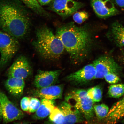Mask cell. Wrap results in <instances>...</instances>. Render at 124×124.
<instances>
[{
	"instance_id": "6da1fadb",
	"label": "cell",
	"mask_w": 124,
	"mask_h": 124,
	"mask_svg": "<svg viewBox=\"0 0 124 124\" xmlns=\"http://www.w3.org/2000/svg\"><path fill=\"white\" fill-rule=\"evenodd\" d=\"M56 35L74 64L83 62L87 57L92 44L90 32L85 26L78 27L73 22L58 28Z\"/></svg>"
},
{
	"instance_id": "7a4b0ae2",
	"label": "cell",
	"mask_w": 124,
	"mask_h": 124,
	"mask_svg": "<svg viewBox=\"0 0 124 124\" xmlns=\"http://www.w3.org/2000/svg\"><path fill=\"white\" fill-rule=\"evenodd\" d=\"M20 0H0V29L17 39L26 36L30 19Z\"/></svg>"
},
{
	"instance_id": "3957f363",
	"label": "cell",
	"mask_w": 124,
	"mask_h": 124,
	"mask_svg": "<svg viewBox=\"0 0 124 124\" xmlns=\"http://www.w3.org/2000/svg\"><path fill=\"white\" fill-rule=\"evenodd\" d=\"M33 45L39 54L46 60L57 59L65 50L61 40L46 26L37 29Z\"/></svg>"
},
{
	"instance_id": "277c9868",
	"label": "cell",
	"mask_w": 124,
	"mask_h": 124,
	"mask_svg": "<svg viewBox=\"0 0 124 124\" xmlns=\"http://www.w3.org/2000/svg\"><path fill=\"white\" fill-rule=\"evenodd\" d=\"M65 100L66 102L77 108L87 120L91 121L93 118L94 103L88 96L86 90L73 91L68 94Z\"/></svg>"
},
{
	"instance_id": "5b68a950",
	"label": "cell",
	"mask_w": 124,
	"mask_h": 124,
	"mask_svg": "<svg viewBox=\"0 0 124 124\" xmlns=\"http://www.w3.org/2000/svg\"><path fill=\"white\" fill-rule=\"evenodd\" d=\"M19 47L18 39L0 30V69L11 60L18 52Z\"/></svg>"
},
{
	"instance_id": "8992f818",
	"label": "cell",
	"mask_w": 124,
	"mask_h": 124,
	"mask_svg": "<svg viewBox=\"0 0 124 124\" xmlns=\"http://www.w3.org/2000/svg\"><path fill=\"white\" fill-rule=\"evenodd\" d=\"M93 63L96 71L94 79L104 78L107 74L110 72L118 75L122 70L121 68L115 60L107 55L99 57Z\"/></svg>"
},
{
	"instance_id": "52a82bcc",
	"label": "cell",
	"mask_w": 124,
	"mask_h": 124,
	"mask_svg": "<svg viewBox=\"0 0 124 124\" xmlns=\"http://www.w3.org/2000/svg\"><path fill=\"white\" fill-rule=\"evenodd\" d=\"M49 5V10L64 18L71 16L85 5L83 3L73 0H53Z\"/></svg>"
},
{
	"instance_id": "ba28073f",
	"label": "cell",
	"mask_w": 124,
	"mask_h": 124,
	"mask_svg": "<svg viewBox=\"0 0 124 124\" xmlns=\"http://www.w3.org/2000/svg\"><path fill=\"white\" fill-rule=\"evenodd\" d=\"M0 105L2 110V118L4 123L21 120L24 113L9 100L4 92L0 91Z\"/></svg>"
},
{
	"instance_id": "9c48e42d",
	"label": "cell",
	"mask_w": 124,
	"mask_h": 124,
	"mask_svg": "<svg viewBox=\"0 0 124 124\" xmlns=\"http://www.w3.org/2000/svg\"><path fill=\"white\" fill-rule=\"evenodd\" d=\"M95 74V67L93 63L69 74L66 78L71 84L76 86H80L94 79Z\"/></svg>"
},
{
	"instance_id": "30bf717a",
	"label": "cell",
	"mask_w": 124,
	"mask_h": 124,
	"mask_svg": "<svg viewBox=\"0 0 124 124\" xmlns=\"http://www.w3.org/2000/svg\"><path fill=\"white\" fill-rule=\"evenodd\" d=\"M32 69L28 60L23 55L15 60L8 70V77L23 79L27 78L32 73Z\"/></svg>"
},
{
	"instance_id": "8fae6325",
	"label": "cell",
	"mask_w": 124,
	"mask_h": 124,
	"mask_svg": "<svg viewBox=\"0 0 124 124\" xmlns=\"http://www.w3.org/2000/svg\"><path fill=\"white\" fill-rule=\"evenodd\" d=\"M91 7L99 17L104 18L114 16L119 11L110 0H91Z\"/></svg>"
},
{
	"instance_id": "7c38bea8",
	"label": "cell",
	"mask_w": 124,
	"mask_h": 124,
	"mask_svg": "<svg viewBox=\"0 0 124 124\" xmlns=\"http://www.w3.org/2000/svg\"><path fill=\"white\" fill-rule=\"evenodd\" d=\"M61 72L60 70L39 71L35 77V86L41 88L52 86L58 80Z\"/></svg>"
},
{
	"instance_id": "4fadbf2b",
	"label": "cell",
	"mask_w": 124,
	"mask_h": 124,
	"mask_svg": "<svg viewBox=\"0 0 124 124\" xmlns=\"http://www.w3.org/2000/svg\"><path fill=\"white\" fill-rule=\"evenodd\" d=\"M59 108L64 115V124H74L84 121V117L81 112L66 101L63 102Z\"/></svg>"
},
{
	"instance_id": "5bb4252c",
	"label": "cell",
	"mask_w": 124,
	"mask_h": 124,
	"mask_svg": "<svg viewBox=\"0 0 124 124\" xmlns=\"http://www.w3.org/2000/svg\"><path fill=\"white\" fill-rule=\"evenodd\" d=\"M63 91L62 85H52L46 87L37 88L32 91V94L36 97L54 100L61 98Z\"/></svg>"
},
{
	"instance_id": "9a60e30c",
	"label": "cell",
	"mask_w": 124,
	"mask_h": 124,
	"mask_svg": "<svg viewBox=\"0 0 124 124\" xmlns=\"http://www.w3.org/2000/svg\"><path fill=\"white\" fill-rule=\"evenodd\" d=\"M124 117V96L113 105L105 119L108 124H115Z\"/></svg>"
},
{
	"instance_id": "2e32d148",
	"label": "cell",
	"mask_w": 124,
	"mask_h": 124,
	"mask_svg": "<svg viewBox=\"0 0 124 124\" xmlns=\"http://www.w3.org/2000/svg\"><path fill=\"white\" fill-rule=\"evenodd\" d=\"M25 86L24 80L13 77H8L5 82L7 91L14 96L19 97L22 95Z\"/></svg>"
},
{
	"instance_id": "e0dca14e",
	"label": "cell",
	"mask_w": 124,
	"mask_h": 124,
	"mask_svg": "<svg viewBox=\"0 0 124 124\" xmlns=\"http://www.w3.org/2000/svg\"><path fill=\"white\" fill-rule=\"evenodd\" d=\"M54 100L42 99L41 104L35 113L34 118L36 119L46 118L50 115L55 106Z\"/></svg>"
},
{
	"instance_id": "ac0fdd59",
	"label": "cell",
	"mask_w": 124,
	"mask_h": 124,
	"mask_svg": "<svg viewBox=\"0 0 124 124\" xmlns=\"http://www.w3.org/2000/svg\"><path fill=\"white\" fill-rule=\"evenodd\" d=\"M110 33L116 44L120 47L124 46V26L117 22L113 23L111 27Z\"/></svg>"
},
{
	"instance_id": "d6986e66",
	"label": "cell",
	"mask_w": 124,
	"mask_h": 124,
	"mask_svg": "<svg viewBox=\"0 0 124 124\" xmlns=\"http://www.w3.org/2000/svg\"><path fill=\"white\" fill-rule=\"evenodd\" d=\"M29 8L38 14L44 16H49V14L43 9L37 0H21Z\"/></svg>"
},
{
	"instance_id": "ffe728a7",
	"label": "cell",
	"mask_w": 124,
	"mask_h": 124,
	"mask_svg": "<svg viewBox=\"0 0 124 124\" xmlns=\"http://www.w3.org/2000/svg\"><path fill=\"white\" fill-rule=\"evenodd\" d=\"M124 94V84H113L108 88V95L113 98H118Z\"/></svg>"
},
{
	"instance_id": "44dd1931",
	"label": "cell",
	"mask_w": 124,
	"mask_h": 124,
	"mask_svg": "<svg viewBox=\"0 0 124 124\" xmlns=\"http://www.w3.org/2000/svg\"><path fill=\"white\" fill-rule=\"evenodd\" d=\"M49 118L53 123L64 124L65 117L59 108L55 106L49 115Z\"/></svg>"
},
{
	"instance_id": "7402d4cb",
	"label": "cell",
	"mask_w": 124,
	"mask_h": 124,
	"mask_svg": "<svg viewBox=\"0 0 124 124\" xmlns=\"http://www.w3.org/2000/svg\"><path fill=\"white\" fill-rule=\"evenodd\" d=\"M87 91L88 96L94 103L99 102L101 100L103 92L101 87L99 85L90 88Z\"/></svg>"
},
{
	"instance_id": "603a6c76",
	"label": "cell",
	"mask_w": 124,
	"mask_h": 124,
	"mask_svg": "<svg viewBox=\"0 0 124 124\" xmlns=\"http://www.w3.org/2000/svg\"><path fill=\"white\" fill-rule=\"evenodd\" d=\"M94 113L99 120L105 119L109 110L108 105L104 104L94 105Z\"/></svg>"
},
{
	"instance_id": "cb8c5ba5",
	"label": "cell",
	"mask_w": 124,
	"mask_h": 124,
	"mask_svg": "<svg viewBox=\"0 0 124 124\" xmlns=\"http://www.w3.org/2000/svg\"><path fill=\"white\" fill-rule=\"evenodd\" d=\"M89 14L86 11H77L73 14V18L75 23L81 24L89 18Z\"/></svg>"
},
{
	"instance_id": "d4e9b609",
	"label": "cell",
	"mask_w": 124,
	"mask_h": 124,
	"mask_svg": "<svg viewBox=\"0 0 124 124\" xmlns=\"http://www.w3.org/2000/svg\"><path fill=\"white\" fill-rule=\"evenodd\" d=\"M41 102L36 98H30L29 112H35L41 104Z\"/></svg>"
},
{
	"instance_id": "484cf974",
	"label": "cell",
	"mask_w": 124,
	"mask_h": 124,
	"mask_svg": "<svg viewBox=\"0 0 124 124\" xmlns=\"http://www.w3.org/2000/svg\"><path fill=\"white\" fill-rule=\"evenodd\" d=\"M104 78L107 82L112 84L118 83L120 79L118 74L113 72L109 73L107 74Z\"/></svg>"
},
{
	"instance_id": "4316f807",
	"label": "cell",
	"mask_w": 124,
	"mask_h": 124,
	"mask_svg": "<svg viewBox=\"0 0 124 124\" xmlns=\"http://www.w3.org/2000/svg\"><path fill=\"white\" fill-rule=\"evenodd\" d=\"M30 98L24 97L22 99L21 107L22 109L25 112H29Z\"/></svg>"
},
{
	"instance_id": "83f0119b",
	"label": "cell",
	"mask_w": 124,
	"mask_h": 124,
	"mask_svg": "<svg viewBox=\"0 0 124 124\" xmlns=\"http://www.w3.org/2000/svg\"><path fill=\"white\" fill-rule=\"evenodd\" d=\"M38 3L42 6L50 4L53 0H37Z\"/></svg>"
},
{
	"instance_id": "f1b7e54d",
	"label": "cell",
	"mask_w": 124,
	"mask_h": 124,
	"mask_svg": "<svg viewBox=\"0 0 124 124\" xmlns=\"http://www.w3.org/2000/svg\"><path fill=\"white\" fill-rule=\"evenodd\" d=\"M116 4L119 7L124 8V0H114Z\"/></svg>"
},
{
	"instance_id": "f546056e",
	"label": "cell",
	"mask_w": 124,
	"mask_h": 124,
	"mask_svg": "<svg viewBox=\"0 0 124 124\" xmlns=\"http://www.w3.org/2000/svg\"><path fill=\"white\" fill-rule=\"evenodd\" d=\"M2 118V110H1V105H0V120Z\"/></svg>"
},
{
	"instance_id": "4dcf8cb0",
	"label": "cell",
	"mask_w": 124,
	"mask_h": 124,
	"mask_svg": "<svg viewBox=\"0 0 124 124\" xmlns=\"http://www.w3.org/2000/svg\"><path fill=\"white\" fill-rule=\"evenodd\" d=\"M122 62H123V64L124 65V55L123 56V59H122Z\"/></svg>"
},
{
	"instance_id": "1f68e13d",
	"label": "cell",
	"mask_w": 124,
	"mask_h": 124,
	"mask_svg": "<svg viewBox=\"0 0 124 124\" xmlns=\"http://www.w3.org/2000/svg\"><path fill=\"white\" fill-rule=\"evenodd\" d=\"M122 123L124 124V117L123 118V120L121 121Z\"/></svg>"
}]
</instances>
